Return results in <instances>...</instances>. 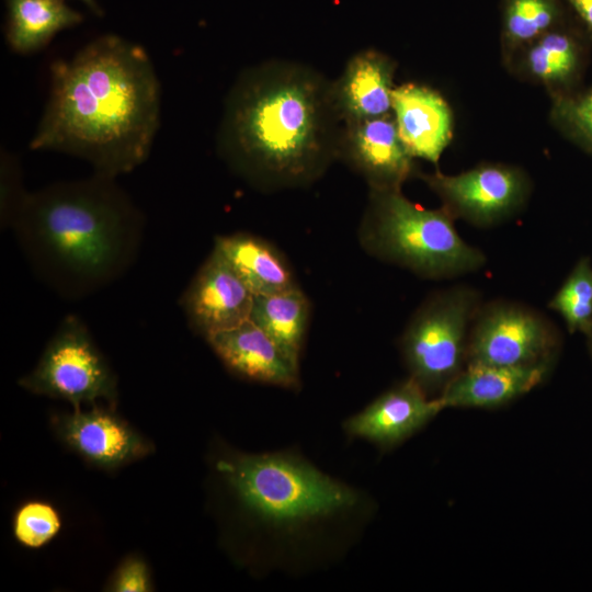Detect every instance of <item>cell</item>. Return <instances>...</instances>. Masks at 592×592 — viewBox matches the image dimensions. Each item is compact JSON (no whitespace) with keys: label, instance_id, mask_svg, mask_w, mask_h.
<instances>
[{"label":"cell","instance_id":"f1b7e54d","mask_svg":"<svg viewBox=\"0 0 592 592\" xmlns=\"http://www.w3.org/2000/svg\"><path fill=\"white\" fill-rule=\"evenodd\" d=\"M82 1L94 14L101 15L102 9L95 0H80Z\"/></svg>","mask_w":592,"mask_h":592},{"label":"cell","instance_id":"ba28073f","mask_svg":"<svg viewBox=\"0 0 592 592\" xmlns=\"http://www.w3.org/2000/svg\"><path fill=\"white\" fill-rule=\"evenodd\" d=\"M558 348V332L546 316L527 305L497 299L481 304L473 320L467 365L551 364Z\"/></svg>","mask_w":592,"mask_h":592},{"label":"cell","instance_id":"30bf717a","mask_svg":"<svg viewBox=\"0 0 592 592\" xmlns=\"http://www.w3.org/2000/svg\"><path fill=\"white\" fill-rule=\"evenodd\" d=\"M254 296L214 247L181 296L180 306L193 331L204 339L251 317Z\"/></svg>","mask_w":592,"mask_h":592},{"label":"cell","instance_id":"7a4b0ae2","mask_svg":"<svg viewBox=\"0 0 592 592\" xmlns=\"http://www.w3.org/2000/svg\"><path fill=\"white\" fill-rule=\"evenodd\" d=\"M160 83L145 48L104 34L50 65V89L30 141L116 179L143 164L160 124Z\"/></svg>","mask_w":592,"mask_h":592},{"label":"cell","instance_id":"e0dca14e","mask_svg":"<svg viewBox=\"0 0 592 592\" xmlns=\"http://www.w3.org/2000/svg\"><path fill=\"white\" fill-rule=\"evenodd\" d=\"M394 61L376 52L355 55L331 88L333 109L345 123L384 116L392 112Z\"/></svg>","mask_w":592,"mask_h":592},{"label":"cell","instance_id":"7402d4cb","mask_svg":"<svg viewBox=\"0 0 592 592\" xmlns=\"http://www.w3.org/2000/svg\"><path fill=\"white\" fill-rule=\"evenodd\" d=\"M501 3V42L506 61L563 22L562 0H502Z\"/></svg>","mask_w":592,"mask_h":592},{"label":"cell","instance_id":"d6986e66","mask_svg":"<svg viewBox=\"0 0 592 592\" xmlns=\"http://www.w3.org/2000/svg\"><path fill=\"white\" fill-rule=\"evenodd\" d=\"M5 37L18 54L42 49L62 30L76 26L82 15L64 0H5Z\"/></svg>","mask_w":592,"mask_h":592},{"label":"cell","instance_id":"7c38bea8","mask_svg":"<svg viewBox=\"0 0 592 592\" xmlns=\"http://www.w3.org/2000/svg\"><path fill=\"white\" fill-rule=\"evenodd\" d=\"M443 409L437 397H430L408 377L349 417L342 428L349 437L387 451L409 439Z\"/></svg>","mask_w":592,"mask_h":592},{"label":"cell","instance_id":"d4e9b609","mask_svg":"<svg viewBox=\"0 0 592 592\" xmlns=\"http://www.w3.org/2000/svg\"><path fill=\"white\" fill-rule=\"evenodd\" d=\"M61 528V519L50 503L39 500L23 503L14 513V538L24 547L37 549L54 539Z\"/></svg>","mask_w":592,"mask_h":592},{"label":"cell","instance_id":"603a6c76","mask_svg":"<svg viewBox=\"0 0 592 592\" xmlns=\"http://www.w3.org/2000/svg\"><path fill=\"white\" fill-rule=\"evenodd\" d=\"M572 333H585L592 327V264L581 258L548 303Z\"/></svg>","mask_w":592,"mask_h":592},{"label":"cell","instance_id":"2e32d148","mask_svg":"<svg viewBox=\"0 0 592 592\" xmlns=\"http://www.w3.org/2000/svg\"><path fill=\"white\" fill-rule=\"evenodd\" d=\"M550 367L467 365L437 398L444 408H497L538 386Z\"/></svg>","mask_w":592,"mask_h":592},{"label":"cell","instance_id":"52a82bcc","mask_svg":"<svg viewBox=\"0 0 592 592\" xmlns=\"http://www.w3.org/2000/svg\"><path fill=\"white\" fill-rule=\"evenodd\" d=\"M19 385L35 395L64 399L73 409L101 399L114 407L117 396L111 367L76 315L62 319L38 363Z\"/></svg>","mask_w":592,"mask_h":592},{"label":"cell","instance_id":"9a60e30c","mask_svg":"<svg viewBox=\"0 0 592 592\" xmlns=\"http://www.w3.org/2000/svg\"><path fill=\"white\" fill-rule=\"evenodd\" d=\"M391 109L410 156L437 164L453 134V113L443 96L428 87L405 83L394 88Z\"/></svg>","mask_w":592,"mask_h":592},{"label":"cell","instance_id":"5bb4252c","mask_svg":"<svg viewBox=\"0 0 592 592\" xmlns=\"http://www.w3.org/2000/svg\"><path fill=\"white\" fill-rule=\"evenodd\" d=\"M232 374L251 382L297 389L299 366L251 319L205 339Z\"/></svg>","mask_w":592,"mask_h":592},{"label":"cell","instance_id":"cb8c5ba5","mask_svg":"<svg viewBox=\"0 0 592 592\" xmlns=\"http://www.w3.org/2000/svg\"><path fill=\"white\" fill-rule=\"evenodd\" d=\"M550 117L569 139L592 153V88L579 94H554Z\"/></svg>","mask_w":592,"mask_h":592},{"label":"cell","instance_id":"83f0119b","mask_svg":"<svg viewBox=\"0 0 592 592\" xmlns=\"http://www.w3.org/2000/svg\"><path fill=\"white\" fill-rule=\"evenodd\" d=\"M566 1L577 13L592 36V0H562Z\"/></svg>","mask_w":592,"mask_h":592},{"label":"cell","instance_id":"5b68a950","mask_svg":"<svg viewBox=\"0 0 592 592\" xmlns=\"http://www.w3.org/2000/svg\"><path fill=\"white\" fill-rule=\"evenodd\" d=\"M358 241L371 255L428 280L457 277L480 270L485 253L466 242L455 218L442 206L424 208L401 190H371Z\"/></svg>","mask_w":592,"mask_h":592},{"label":"cell","instance_id":"3957f363","mask_svg":"<svg viewBox=\"0 0 592 592\" xmlns=\"http://www.w3.org/2000/svg\"><path fill=\"white\" fill-rule=\"evenodd\" d=\"M144 228L128 194L98 173L29 192L11 227L36 275L71 299L119 278L136 260Z\"/></svg>","mask_w":592,"mask_h":592},{"label":"cell","instance_id":"4316f807","mask_svg":"<svg viewBox=\"0 0 592 592\" xmlns=\"http://www.w3.org/2000/svg\"><path fill=\"white\" fill-rule=\"evenodd\" d=\"M114 592H148L152 590L147 563L137 556L124 560L109 584Z\"/></svg>","mask_w":592,"mask_h":592},{"label":"cell","instance_id":"6da1fadb","mask_svg":"<svg viewBox=\"0 0 592 592\" xmlns=\"http://www.w3.org/2000/svg\"><path fill=\"white\" fill-rule=\"evenodd\" d=\"M208 468L221 543L258 578L330 570L356 547L377 510L369 493L295 448L249 453L216 442Z\"/></svg>","mask_w":592,"mask_h":592},{"label":"cell","instance_id":"9c48e42d","mask_svg":"<svg viewBox=\"0 0 592 592\" xmlns=\"http://www.w3.org/2000/svg\"><path fill=\"white\" fill-rule=\"evenodd\" d=\"M421 179L455 218L487 228L514 216L531 193L527 174L515 166L480 163L455 175L436 171Z\"/></svg>","mask_w":592,"mask_h":592},{"label":"cell","instance_id":"f546056e","mask_svg":"<svg viewBox=\"0 0 592 592\" xmlns=\"http://www.w3.org/2000/svg\"><path fill=\"white\" fill-rule=\"evenodd\" d=\"M588 340V346L592 355V327L584 333Z\"/></svg>","mask_w":592,"mask_h":592},{"label":"cell","instance_id":"ac0fdd59","mask_svg":"<svg viewBox=\"0 0 592 592\" xmlns=\"http://www.w3.org/2000/svg\"><path fill=\"white\" fill-rule=\"evenodd\" d=\"M214 247L226 258L253 296L297 287L285 257L266 240L247 232L215 238Z\"/></svg>","mask_w":592,"mask_h":592},{"label":"cell","instance_id":"484cf974","mask_svg":"<svg viewBox=\"0 0 592 592\" xmlns=\"http://www.w3.org/2000/svg\"><path fill=\"white\" fill-rule=\"evenodd\" d=\"M29 192L24 190L19 160L8 151L1 153V227L11 228Z\"/></svg>","mask_w":592,"mask_h":592},{"label":"cell","instance_id":"44dd1931","mask_svg":"<svg viewBox=\"0 0 592 592\" xmlns=\"http://www.w3.org/2000/svg\"><path fill=\"white\" fill-rule=\"evenodd\" d=\"M519 57L525 77L559 94L577 77L581 50L577 38L562 24L531 43Z\"/></svg>","mask_w":592,"mask_h":592},{"label":"cell","instance_id":"277c9868","mask_svg":"<svg viewBox=\"0 0 592 592\" xmlns=\"http://www.w3.org/2000/svg\"><path fill=\"white\" fill-rule=\"evenodd\" d=\"M331 98L309 75L243 76L227 102L220 148L250 179L304 182L322 167L326 102Z\"/></svg>","mask_w":592,"mask_h":592},{"label":"cell","instance_id":"ffe728a7","mask_svg":"<svg viewBox=\"0 0 592 592\" xmlns=\"http://www.w3.org/2000/svg\"><path fill=\"white\" fill-rule=\"evenodd\" d=\"M310 312V303L299 286L254 296L250 319L299 366Z\"/></svg>","mask_w":592,"mask_h":592},{"label":"cell","instance_id":"4fadbf2b","mask_svg":"<svg viewBox=\"0 0 592 592\" xmlns=\"http://www.w3.org/2000/svg\"><path fill=\"white\" fill-rule=\"evenodd\" d=\"M343 151L371 190H401L414 173L413 157L399 137L392 112L346 123Z\"/></svg>","mask_w":592,"mask_h":592},{"label":"cell","instance_id":"8fae6325","mask_svg":"<svg viewBox=\"0 0 592 592\" xmlns=\"http://www.w3.org/2000/svg\"><path fill=\"white\" fill-rule=\"evenodd\" d=\"M52 423L65 445L101 469L119 468L152 451V445L126 421L98 405L55 415Z\"/></svg>","mask_w":592,"mask_h":592},{"label":"cell","instance_id":"8992f818","mask_svg":"<svg viewBox=\"0 0 592 592\" xmlns=\"http://www.w3.org/2000/svg\"><path fill=\"white\" fill-rule=\"evenodd\" d=\"M469 285H454L431 294L413 312L400 339L403 362L430 397H437L466 367L468 337L481 306Z\"/></svg>","mask_w":592,"mask_h":592}]
</instances>
